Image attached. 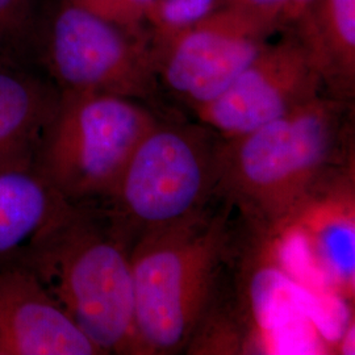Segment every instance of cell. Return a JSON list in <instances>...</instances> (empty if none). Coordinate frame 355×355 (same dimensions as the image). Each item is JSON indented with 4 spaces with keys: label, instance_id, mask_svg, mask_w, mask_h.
<instances>
[{
    "label": "cell",
    "instance_id": "cell-12",
    "mask_svg": "<svg viewBox=\"0 0 355 355\" xmlns=\"http://www.w3.org/2000/svg\"><path fill=\"white\" fill-rule=\"evenodd\" d=\"M61 91L12 62H0V154L42 136Z\"/></svg>",
    "mask_w": 355,
    "mask_h": 355
},
{
    "label": "cell",
    "instance_id": "cell-15",
    "mask_svg": "<svg viewBox=\"0 0 355 355\" xmlns=\"http://www.w3.org/2000/svg\"><path fill=\"white\" fill-rule=\"evenodd\" d=\"M103 20L135 33L148 35L146 26L157 0H66Z\"/></svg>",
    "mask_w": 355,
    "mask_h": 355
},
{
    "label": "cell",
    "instance_id": "cell-11",
    "mask_svg": "<svg viewBox=\"0 0 355 355\" xmlns=\"http://www.w3.org/2000/svg\"><path fill=\"white\" fill-rule=\"evenodd\" d=\"M287 29L309 54L325 95L354 102L355 0H312Z\"/></svg>",
    "mask_w": 355,
    "mask_h": 355
},
{
    "label": "cell",
    "instance_id": "cell-10",
    "mask_svg": "<svg viewBox=\"0 0 355 355\" xmlns=\"http://www.w3.org/2000/svg\"><path fill=\"white\" fill-rule=\"evenodd\" d=\"M354 170L331 180L275 233L300 237L308 261L330 288L354 297Z\"/></svg>",
    "mask_w": 355,
    "mask_h": 355
},
{
    "label": "cell",
    "instance_id": "cell-4",
    "mask_svg": "<svg viewBox=\"0 0 355 355\" xmlns=\"http://www.w3.org/2000/svg\"><path fill=\"white\" fill-rule=\"evenodd\" d=\"M223 145L224 137L199 121L159 119L99 207L130 245L145 233L192 217L221 196Z\"/></svg>",
    "mask_w": 355,
    "mask_h": 355
},
{
    "label": "cell",
    "instance_id": "cell-3",
    "mask_svg": "<svg viewBox=\"0 0 355 355\" xmlns=\"http://www.w3.org/2000/svg\"><path fill=\"white\" fill-rule=\"evenodd\" d=\"M130 242L98 205L62 204L28 240L24 265L103 354H133Z\"/></svg>",
    "mask_w": 355,
    "mask_h": 355
},
{
    "label": "cell",
    "instance_id": "cell-16",
    "mask_svg": "<svg viewBox=\"0 0 355 355\" xmlns=\"http://www.w3.org/2000/svg\"><path fill=\"white\" fill-rule=\"evenodd\" d=\"M217 7V0H157L149 35L161 36L200 20Z\"/></svg>",
    "mask_w": 355,
    "mask_h": 355
},
{
    "label": "cell",
    "instance_id": "cell-5",
    "mask_svg": "<svg viewBox=\"0 0 355 355\" xmlns=\"http://www.w3.org/2000/svg\"><path fill=\"white\" fill-rule=\"evenodd\" d=\"M159 119L139 101L61 91L42 135L38 173L69 203L102 205L114 193L141 139Z\"/></svg>",
    "mask_w": 355,
    "mask_h": 355
},
{
    "label": "cell",
    "instance_id": "cell-6",
    "mask_svg": "<svg viewBox=\"0 0 355 355\" xmlns=\"http://www.w3.org/2000/svg\"><path fill=\"white\" fill-rule=\"evenodd\" d=\"M45 67L60 91L155 102L159 85L149 33H135L60 0L40 32Z\"/></svg>",
    "mask_w": 355,
    "mask_h": 355
},
{
    "label": "cell",
    "instance_id": "cell-8",
    "mask_svg": "<svg viewBox=\"0 0 355 355\" xmlns=\"http://www.w3.org/2000/svg\"><path fill=\"white\" fill-rule=\"evenodd\" d=\"M258 53L233 83L193 112L224 139L237 137L324 95V85L291 29Z\"/></svg>",
    "mask_w": 355,
    "mask_h": 355
},
{
    "label": "cell",
    "instance_id": "cell-18",
    "mask_svg": "<svg viewBox=\"0 0 355 355\" xmlns=\"http://www.w3.org/2000/svg\"><path fill=\"white\" fill-rule=\"evenodd\" d=\"M312 0H288L280 20V28L287 29L296 21V19L303 13Z\"/></svg>",
    "mask_w": 355,
    "mask_h": 355
},
{
    "label": "cell",
    "instance_id": "cell-13",
    "mask_svg": "<svg viewBox=\"0 0 355 355\" xmlns=\"http://www.w3.org/2000/svg\"><path fill=\"white\" fill-rule=\"evenodd\" d=\"M66 202L40 173L0 171V255L28 241Z\"/></svg>",
    "mask_w": 355,
    "mask_h": 355
},
{
    "label": "cell",
    "instance_id": "cell-9",
    "mask_svg": "<svg viewBox=\"0 0 355 355\" xmlns=\"http://www.w3.org/2000/svg\"><path fill=\"white\" fill-rule=\"evenodd\" d=\"M0 355H103L26 266L0 271Z\"/></svg>",
    "mask_w": 355,
    "mask_h": 355
},
{
    "label": "cell",
    "instance_id": "cell-1",
    "mask_svg": "<svg viewBox=\"0 0 355 355\" xmlns=\"http://www.w3.org/2000/svg\"><path fill=\"white\" fill-rule=\"evenodd\" d=\"M354 170V102L320 95L224 139L220 195L242 218L275 233L320 189Z\"/></svg>",
    "mask_w": 355,
    "mask_h": 355
},
{
    "label": "cell",
    "instance_id": "cell-7",
    "mask_svg": "<svg viewBox=\"0 0 355 355\" xmlns=\"http://www.w3.org/2000/svg\"><path fill=\"white\" fill-rule=\"evenodd\" d=\"M275 31L250 13L221 4L190 26L161 36L149 35L159 89L192 111L215 101Z\"/></svg>",
    "mask_w": 355,
    "mask_h": 355
},
{
    "label": "cell",
    "instance_id": "cell-2",
    "mask_svg": "<svg viewBox=\"0 0 355 355\" xmlns=\"http://www.w3.org/2000/svg\"><path fill=\"white\" fill-rule=\"evenodd\" d=\"M234 212L218 196L202 212L132 243L133 354L187 352L234 265L240 243Z\"/></svg>",
    "mask_w": 355,
    "mask_h": 355
},
{
    "label": "cell",
    "instance_id": "cell-17",
    "mask_svg": "<svg viewBox=\"0 0 355 355\" xmlns=\"http://www.w3.org/2000/svg\"><path fill=\"white\" fill-rule=\"evenodd\" d=\"M221 3L250 13L275 29H279L282 15L288 0H221Z\"/></svg>",
    "mask_w": 355,
    "mask_h": 355
},
{
    "label": "cell",
    "instance_id": "cell-14",
    "mask_svg": "<svg viewBox=\"0 0 355 355\" xmlns=\"http://www.w3.org/2000/svg\"><path fill=\"white\" fill-rule=\"evenodd\" d=\"M38 0H0V62H15L38 42Z\"/></svg>",
    "mask_w": 355,
    "mask_h": 355
}]
</instances>
